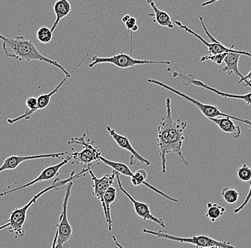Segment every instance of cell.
Listing matches in <instances>:
<instances>
[{"mask_svg":"<svg viewBox=\"0 0 251 248\" xmlns=\"http://www.w3.org/2000/svg\"><path fill=\"white\" fill-rule=\"evenodd\" d=\"M187 123L186 122L180 119L174 120L172 115V101L169 97L166 98V114L160 122L157 133V145L159 148L163 173L166 171V156L168 154H177L184 165H189L182 154V147L186 139L184 135Z\"/></svg>","mask_w":251,"mask_h":248,"instance_id":"obj_1","label":"cell"},{"mask_svg":"<svg viewBox=\"0 0 251 248\" xmlns=\"http://www.w3.org/2000/svg\"><path fill=\"white\" fill-rule=\"evenodd\" d=\"M0 40L3 42L2 50L4 51V55L7 57L12 58V59L19 61L31 62V61L37 60L46 62L50 65L54 66V67L60 70L65 75V76L69 77L72 76V74L75 70L79 68L81 64L84 63L86 58L89 56V50H90L91 47H92V45H91L82 60H81V62L72 70V72H69L57 61L43 55L39 51L34 42L25 38L24 36H16L14 38H9V37H5V36H3L2 34H0Z\"/></svg>","mask_w":251,"mask_h":248,"instance_id":"obj_2","label":"cell"},{"mask_svg":"<svg viewBox=\"0 0 251 248\" xmlns=\"http://www.w3.org/2000/svg\"><path fill=\"white\" fill-rule=\"evenodd\" d=\"M86 172H87V171L86 169H82L77 174H76L75 172H72L71 173L70 177L68 179H66V180H62L59 178H55L51 185L35 194L31 199V200L23 208L14 209L11 212L10 216L8 219L7 223L0 226V231L7 228L8 231L11 232V233H15V238H23L24 235H25L24 225H25V221H26L28 210H29L31 205L36 203L37 200L40 198L41 196L43 195L45 193L53 191V190H57V191L62 190L64 185H67L70 182L74 181V180L79 178L81 175H85Z\"/></svg>","mask_w":251,"mask_h":248,"instance_id":"obj_3","label":"cell"},{"mask_svg":"<svg viewBox=\"0 0 251 248\" xmlns=\"http://www.w3.org/2000/svg\"><path fill=\"white\" fill-rule=\"evenodd\" d=\"M86 135L84 133L80 138H74L70 139L67 142L68 145L70 144H80L84 147L81 151H75L72 149L73 152H68L67 155L71 158V162L73 164H82L84 165L83 168L91 169L94 167L92 163L94 162L100 161V158L102 156L101 152L98 147L94 146V141L86 139Z\"/></svg>","mask_w":251,"mask_h":248,"instance_id":"obj_4","label":"cell"},{"mask_svg":"<svg viewBox=\"0 0 251 248\" xmlns=\"http://www.w3.org/2000/svg\"><path fill=\"white\" fill-rule=\"evenodd\" d=\"M147 82L150 83V84H155V85L159 86V87H161L162 88L169 91V92H173V93L175 94V95L181 97L185 101L194 105L206 118L209 119L215 118V117H230V118H231L233 120L238 121V122L246 124V125H249H249H251V121L250 120L238 118V117L230 115V114H226V113L222 112L220 110L219 108H218L217 106L203 104V103L198 101V100H195V99L188 96L186 94L183 93V92H180V91L177 90V89L175 88H173V87H170V86L167 85V84H164V83H161V82L158 81V80L149 79L147 80Z\"/></svg>","mask_w":251,"mask_h":248,"instance_id":"obj_5","label":"cell"},{"mask_svg":"<svg viewBox=\"0 0 251 248\" xmlns=\"http://www.w3.org/2000/svg\"><path fill=\"white\" fill-rule=\"evenodd\" d=\"M143 232L156 236L158 238H161V239L178 242L180 243H188V244L196 246V248H235V246H232L229 242L219 241V240L213 239L207 235H194L191 238H181V237L169 235L165 232L153 231V230L146 228L143 229Z\"/></svg>","mask_w":251,"mask_h":248,"instance_id":"obj_6","label":"cell"},{"mask_svg":"<svg viewBox=\"0 0 251 248\" xmlns=\"http://www.w3.org/2000/svg\"><path fill=\"white\" fill-rule=\"evenodd\" d=\"M73 187V181H71L67 185L65 195L62 204V210L59 216V224H57V230L55 235L52 248H63L64 245L70 241L73 235V229L68 219V203L70 200L72 189Z\"/></svg>","mask_w":251,"mask_h":248,"instance_id":"obj_7","label":"cell"},{"mask_svg":"<svg viewBox=\"0 0 251 248\" xmlns=\"http://www.w3.org/2000/svg\"><path fill=\"white\" fill-rule=\"evenodd\" d=\"M198 17H199V20H200L202 28H203V30L205 31V34L209 37L210 40H211L212 42H211V43L204 40L201 36L199 35V34L193 31L192 29L188 28L186 25L182 24L180 21L175 20V24L180 29H183L185 32L189 33V34L194 35L198 40H200L204 45H205L207 48H208V54L207 55H217L222 54V53H238V54H241V55L247 56L251 58V53H248V52L241 51V50H235V49H234V45L230 47V48H227L224 44L221 43V42H219L216 39H215L214 37L212 36L211 33L209 32V31L208 30V29H207L205 23H204L203 17L201 16V15H199Z\"/></svg>","mask_w":251,"mask_h":248,"instance_id":"obj_8","label":"cell"},{"mask_svg":"<svg viewBox=\"0 0 251 248\" xmlns=\"http://www.w3.org/2000/svg\"><path fill=\"white\" fill-rule=\"evenodd\" d=\"M112 64L119 68L127 69L134 67L137 65H144V64H160V65H169L171 64L170 61H150L147 59H137L132 56L121 53L114 55L112 56L101 57L97 55L92 57V62L89 64V68H93L96 65L100 64Z\"/></svg>","mask_w":251,"mask_h":248,"instance_id":"obj_9","label":"cell"},{"mask_svg":"<svg viewBox=\"0 0 251 248\" xmlns=\"http://www.w3.org/2000/svg\"><path fill=\"white\" fill-rule=\"evenodd\" d=\"M172 76L174 78H179L182 84L183 85L188 87L190 85H194L196 87H201L210 92H213L216 95H219L224 98L235 99V100H242L248 105H251V92L246 94V95H235V94L226 93V92H221L219 89L213 88L210 87L208 84H205L200 80H196L194 76L191 75H183V74L178 73V72L172 71Z\"/></svg>","mask_w":251,"mask_h":248,"instance_id":"obj_10","label":"cell"},{"mask_svg":"<svg viewBox=\"0 0 251 248\" xmlns=\"http://www.w3.org/2000/svg\"><path fill=\"white\" fill-rule=\"evenodd\" d=\"M70 162H71V158L67 155V158H64L62 163L50 166V167L43 169L42 172H41L40 175L37 178L31 180V181L26 183V184L17 187V188H14V189L4 191V192L0 193V196L4 197V196L7 195V194H12V193L17 192V191H20L21 190L32 186V185L36 184V183H42V182L48 181V180H51V179L59 175V170H60L61 168H62L64 165H66Z\"/></svg>","mask_w":251,"mask_h":248,"instance_id":"obj_11","label":"cell"},{"mask_svg":"<svg viewBox=\"0 0 251 248\" xmlns=\"http://www.w3.org/2000/svg\"><path fill=\"white\" fill-rule=\"evenodd\" d=\"M116 179H117L118 185H119L120 191L132 202L135 212H136V215L140 217L144 220L152 221V222H155V223L161 226L163 228L166 227V224H165L164 221L162 219L156 218V216L152 214L149 205L144 203V202H139V201L135 200L132 196L126 191L125 188H124L123 185H122L120 179V174L119 172H116Z\"/></svg>","mask_w":251,"mask_h":248,"instance_id":"obj_12","label":"cell"},{"mask_svg":"<svg viewBox=\"0 0 251 248\" xmlns=\"http://www.w3.org/2000/svg\"><path fill=\"white\" fill-rule=\"evenodd\" d=\"M89 175L92 177L93 181L94 192L92 193L93 195L97 197V200L101 202L102 208H103V214H104L105 219L107 220V213H106V208H105L104 200H103V195L107 191L108 188L114 184V180L116 179V171L114 170L111 174H106L103 175L101 178H98L94 175L93 171L92 169L89 170Z\"/></svg>","mask_w":251,"mask_h":248,"instance_id":"obj_13","label":"cell"},{"mask_svg":"<svg viewBox=\"0 0 251 248\" xmlns=\"http://www.w3.org/2000/svg\"><path fill=\"white\" fill-rule=\"evenodd\" d=\"M106 130L110 135V136L114 139L116 143L124 150L129 152L131 154V158H130V165H133L137 163H140L141 164L149 166L151 165L150 161L149 160L146 159L144 157L140 155L133 147L129 139L126 136H122L119 134L115 131L114 129L111 128L109 125L106 126Z\"/></svg>","mask_w":251,"mask_h":248,"instance_id":"obj_14","label":"cell"},{"mask_svg":"<svg viewBox=\"0 0 251 248\" xmlns=\"http://www.w3.org/2000/svg\"><path fill=\"white\" fill-rule=\"evenodd\" d=\"M67 155V152H59V153L45 154V155H12L4 160L1 166H0V172L7 170H13L17 169L24 162L28 160L44 159V158H59Z\"/></svg>","mask_w":251,"mask_h":248,"instance_id":"obj_15","label":"cell"},{"mask_svg":"<svg viewBox=\"0 0 251 248\" xmlns=\"http://www.w3.org/2000/svg\"><path fill=\"white\" fill-rule=\"evenodd\" d=\"M241 56V54L236 53H227L224 60L225 67L223 68L222 72L227 73L228 75H235V76L238 77L240 78L238 84L244 83L245 86H249L251 88V83H249V81L245 78V76H243L238 69V63H239Z\"/></svg>","mask_w":251,"mask_h":248,"instance_id":"obj_16","label":"cell"},{"mask_svg":"<svg viewBox=\"0 0 251 248\" xmlns=\"http://www.w3.org/2000/svg\"><path fill=\"white\" fill-rule=\"evenodd\" d=\"M147 177H148V174H147V171L144 169H138L136 172L133 173L132 176L130 177L131 178V184L133 186L138 187L141 186V185H145L149 189L152 190L153 192L156 193L157 194L161 195V197H164V198L167 199L168 200L171 201L173 202H178V200L177 199L174 198V197H170L167 194L160 191V190L157 189L154 186L149 184L147 183Z\"/></svg>","mask_w":251,"mask_h":248,"instance_id":"obj_17","label":"cell"},{"mask_svg":"<svg viewBox=\"0 0 251 248\" xmlns=\"http://www.w3.org/2000/svg\"><path fill=\"white\" fill-rule=\"evenodd\" d=\"M208 120L216 124L224 133L230 135L235 139H238L241 138L242 134L241 128L235 125L233 120L230 117H224L223 118L215 117V118H209Z\"/></svg>","mask_w":251,"mask_h":248,"instance_id":"obj_18","label":"cell"},{"mask_svg":"<svg viewBox=\"0 0 251 248\" xmlns=\"http://www.w3.org/2000/svg\"><path fill=\"white\" fill-rule=\"evenodd\" d=\"M53 9H54L55 15H56V20L51 27V30L54 33L61 20L70 15L71 10H72V6H71L69 0H56Z\"/></svg>","mask_w":251,"mask_h":248,"instance_id":"obj_19","label":"cell"},{"mask_svg":"<svg viewBox=\"0 0 251 248\" xmlns=\"http://www.w3.org/2000/svg\"><path fill=\"white\" fill-rule=\"evenodd\" d=\"M147 2L148 3L149 5L153 9V16L155 17L156 22L160 26L165 27V28H169V29H173L174 28V23H173L172 17L164 11L160 10L157 7L156 4H155L153 0H147Z\"/></svg>","mask_w":251,"mask_h":248,"instance_id":"obj_20","label":"cell"},{"mask_svg":"<svg viewBox=\"0 0 251 248\" xmlns=\"http://www.w3.org/2000/svg\"><path fill=\"white\" fill-rule=\"evenodd\" d=\"M117 190L113 188L112 186L109 187L107 191L103 195V200H104L105 208H106V213H107V220L106 222L109 225V230H112V219L111 216V205L114 203V201L117 199Z\"/></svg>","mask_w":251,"mask_h":248,"instance_id":"obj_21","label":"cell"},{"mask_svg":"<svg viewBox=\"0 0 251 248\" xmlns=\"http://www.w3.org/2000/svg\"><path fill=\"white\" fill-rule=\"evenodd\" d=\"M100 161L102 162V163H104L106 165L111 167V168L115 170L116 172H119L120 175L131 177L133 175V173H134V172H133L131 170V169L128 167V166H127L125 163H122V162L111 161V160L103 158V156L100 158Z\"/></svg>","mask_w":251,"mask_h":248,"instance_id":"obj_22","label":"cell"},{"mask_svg":"<svg viewBox=\"0 0 251 248\" xmlns=\"http://www.w3.org/2000/svg\"><path fill=\"white\" fill-rule=\"evenodd\" d=\"M226 210L222 205L216 202H208L207 204V210L205 218L210 220L211 222H216L221 217L224 216Z\"/></svg>","mask_w":251,"mask_h":248,"instance_id":"obj_23","label":"cell"},{"mask_svg":"<svg viewBox=\"0 0 251 248\" xmlns=\"http://www.w3.org/2000/svg\"><path fill=\"white\" fill-rule=\"evenodd\" d=\"M239 193L234 189H230L229 188H223L221 191V196L224 201L227 204H235L239 198Z\"/></svg>","mask_w":251,"mask_h":248,"instance_id":"obj_24","label":"cell"},{"mask_svg":"<svg viewBox=\"0 0 251 248\" xmlns=\"http://www.w3.org/2000/svg\"><path fill=\"white\" fill-rule=\"evenodd\" d=\"M37 38L42 44H49L53 38V32L47 27H42L37 32Z\"/></svg>","mask_w":251,"mask_h":248,"instance_id":"obj_25","label":"cell"},{"mask_svg":"<svg viewBox=\"0 0 251 248\" xmlns=\"http://www.w3.org/2000/svg\"><path fill=\"white\" fill-rule=\"evenodd\" d=\"M238 178L243 182H250L251 180V169L246 164H243L237 169Z\"/></svg>","mask_w":251,"mask_h":248,"instance_id":"obj_26","label":"cell"},{"mask_svg":"<svg viewBox=\"0 0 251 248\" xmlns=\"http://www.w3.org/2000/svg\"><path fill=\"white\" fill-rule=\"evenodd\" d=\"M227 53H222V54L217 55H206L202 56L201 59V62H205L206 61H212V62L220 65V64L224 62V59H225Z\"/></svg>","mask_w":251,"mask_h":248,"instance_id":"obj_27","label":"cell"},{"mask_svg":"<svg viewBox=\"0 0 251 248\" xmlns=\"http://www.w3.org/2000/svg\"><path fill=\"white\" fill-rule=\"evenodd\" d=\"M249 126H250L251 130V125H249ZM250 182V188H249V192H248L247 195H246V198H245V200L244 201H243V203L241 204V205H240L239 207H238V208H235V210H233V213H234V214H238V213H239L240 212H241L243 208H245V207H246V205H247L249 203V202H250L251 200V180Z\"/></svg>","mask_w":251,"mask_h":248,"instance_id":"obj_28","label":"cell"},{"mask_svg":"<svg viewBox=\"0 0 251 248\" xmlns=\"http://www.w3.org/2000/svg\"><path fill=\"white\" fill-rule=\"evenodd\" d=\"M126 28H127L128 30L131 31L132 30L133 27L135 25H136V20L135 17H131L129 19H128V21L125 23Z\"/></svg>","mask_w":251,"mask_h":248,"instance_id":"obj_29","label":"cell"},{"mask_svg":"<svg viewBox=\"0 0 251 248\" xmlns=\"http://www.w3.org/2000/svg\"><path fill=\"white\" fill-rule=\"evenodd\" d=\"M221 1V0H208V1H205L202 4V7H207V6L211 5V4H216L218 1Z\"/></svg>","mask_w":251,"mask_h":248,"instance_id":"obj_30","label":"cell"},{"mask_svg":"<svg viewBox=\"0 0 251 248\" xmlns=\"http://www.w3.org/2000/svg\"><path fill=\"white\" fill-rule=\"evenodd\" d=\"M130 17H131V15H125V16L122 17V22H123V23H125H125H126L127 21H128V19H129Z\"/></svg>","mask_w":251,"mask_h":248,"instance_id":"obj_31","label":"cell"},{"mask_svg":"<svg viewBox=\"0 0 251 248\" xmlns=\"http://www.w3.org/2000/svg\"><path fill=\"white\" fill-rule=\"evenodd\" d=\"M245 78H246V79L249 81V83L251 84V71L249 72L246 76H245Z\"/></svg>","mask_w":251,"mask_h":248,"instance_id":"obj_32","label":"cell"},{"mask_svg":"<svg viewBox=\"0 0 251 248\" xmlns=\"http://www.w3.org/2000/svg\"><path fill=\"white\" fill-rule=\"evenodd\" d=\"M137 31H139V26H138V25H135V26L133 27L132 30H131V34H132L133 32H137Z\"/></svg>","mask_w":251,"mask_h":248,"instance_id":"obj_33","label":"cell"}]
</instances>
